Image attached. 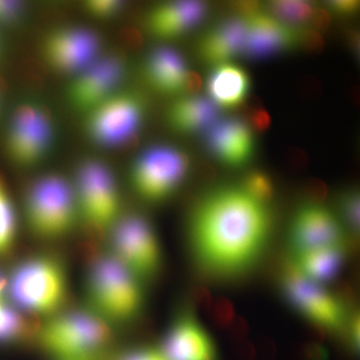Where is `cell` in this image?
I'll return each instance as SVG.
<instances>
[{
    "mask_svg": "<svg viewBox=\"0 0 360 360\" xmlns=\"http://www.w3.org/2000/svg\"><path fill=\"white\" fill-rule=\"evenodd\" d=\"M281 288L291 307L304 315L309 322L323 326L329 333L342 330L347 324V307L335 295L303 276L293 260L284 264Z\"/></svg>",
    "mask_w": 360,
    "mask_h": 360,
    "instance_id": "cell-11",
    "label": "cell"
},
{
    "mask_svg": "<svg viewBox=\"0 0 360 360\" xmlns=\"http://www.w3.org/2000/svg\"><path fill=\"white\" fill-rule=\"evenodd\" d=\"M112 255L139 279L155 276L162 250L153 224L137 213L120 217L111 227Z\"/></svg>",
    "mask_w": 360,
    "mask_h": 360,
    "instance_id": "cell-10",
    "label": "cell"
},
{
    "mask_svg": "<svg viewBox=\"0 0 360 360\" xmlns=\"http://www.w3.org/2000/svg\"><path fill=\"white\" fill-rule=\"evenodd\" d=\"M0 52H1V41H0Z\"/></svg>",
    "mask_w": 360,
    "mask_h": 360,
    "instance_id": "cell-49",
    "label": "cell"
},
{
    "mask_svg": "<svg viewBox=\"0 0 360 360\" xmlns=\"http://www.w3.org/2000/svg\"><path fill=\"white\" fill-rule=\"evenodd\" d=\"M309 335L314 340V342H323L328 338L329 331L319 324L309 322Z\"/></svg>",
    "mask_w": 360,
    "mask_h": 360,
    "instance_id": "cell-45",
    "label": "cell"
},
{
    "mask_svg": "<svg viewBox=\"0 0 360 360\" xmlns=\"http://www.w3.org/2000/svg\"><path fill=\"white\" fill-rule=\"evenodd\" d=\"M347 245L304 251L295 255L293 262L309 281L316 283H328L333 281L342 269L347 255Z\"/></svg>",
    "mask_w": 360,
    "mask_h": 360,
    "instance_id": "cell-23",
    "label": "cell"
},
{
    "mask_svg": "<svg viewBox=\"0 0 360 360\" xmlns=\"http://www.w3.org/2000/svg\"><path fill=\"white\" fill-rule=\"evenodd\" d=\"M246 124L253 132H265L271 125V116L269 111L259 105H252L246 110Z\"/></svg>",
    "mask_w": 360,
    "mask_h": 360,
    "instance_id": "cell-32",
    "label": "cell"
},
{
    "mask_svg": "<svg viewBox=\"0 0 360 360\" xmlns=\"http://www.w3.org/2000/svg\"><path fill=\"white\" fill-rule=\"evenodd\" d=\"M219 108L212 99L202 96H181L167 110L168 124L181 134L205 132L219 120Z\"/></svg>",
    "mask_w": 360,
    "mask_h": 360,
    "instance_id": "cell-22",
    "label": "cell"
},
{
    "mask_svg": "<svg viewBox=\"0 0 360 360\" xmlns=\"http://www.w3.org/2000/svg\"><path fill=\"white\" fill-rule=\"evenodd\" d=\"M18 238V217L13 198L0 176V257L8 255Z\"/></svg>",
    "mask_w": 360,
    "mask_h": 360,
    "instance_id": "cell-24",
    "label": "cell"
},
{
    "mask_svg": "<svg viewBox=\"0 0 360 360\" xmlns=\"http://www.w3.org/2000/svg\"><path fill=\"white\" fill-rule=\"evenodd\" d=\"M246 37L243 56L260 60L297 47V26L277 20L260 13L246 20Z\"/></svg>",
    "mask_w": 360,
    "mask_h": 360,
    "instance_id": "cell-17",
    "label": "cell"
},
{
    "mask_svg": "<svg viewBox=\"0 0 360 360\" xmlns=\"http://www.w3.org/2000/svg\"><path fill=\"white\" fill-rule=\"evenodd\" d=\"M193 300L196 307L207 312L212 305L213 298L207 288L205 286H198L193 291Z\"/></svg>",
    "mask_w": 360,
    "mask_h": 360,
    "instance_id": "cell-41",
    "label": "cell"
},
{
    "mask_svg": "<svg viewBox=\"0 0 360 360\" xmlns=\"http://www.w3.org/2000/svg\"><path fill=\"white\" fill-rule=\"evenodd\" d=\"M348 343L350 350L354 354L359 352V312H354L348 316L347 321Z\"/></svg>",
    "mask_w": 360,
    "mask_h": 360,
    "instance_id": "cell-36",
    "label": "cell"
},
{
    "mask_svg": "<svg viewBox=\"0 0 360 360\" xmlns=\"http://www.w3.org/2000/svg\"><path fill=\"white\" fill-rule=\"evenodd\" d=\"M207 13L208 6L205 2H165L148 13L146 28L156 39H179L200 25Z\"/></svg>",
    "mask_w": 360,
    "mask_h": 360,
    "instance_id": "cell-18",
    "label": "cell"
},
{
    "mask_svg": "<svg viewBox=\"0 0 360 360\" xmlns=\"http://www.w3.org/2000/svg\"><path fill=\"white\" fill-rule=\"evenodd\" d=\"M310 21L312 23V28L315 30L319 32H326L330 26L331 16L326 9L316 8Z\"/></svg>",
    "mask_w": 360,
    "mask_h": 360,
    "instance_id": "cell-42",
    "label": "cell"
},
{
    "mask_svg": "<svg viewBox=\"0 0 360 360\" xmlns=\"http://www.w3.org/2000/svg\"><path fill=\"white\" fill-rule=\"evenodd\" d=\"M246 30V21L241 18L222 20L198 40V56L201 60L213 66L231 61L236 56L243 54Z\"/></svg>",
    "mask_w": 360,
    "mask_h": 360,
    "instance_id": "cell-20",
    "label": "cell"
},
{
    "mask_svg": "<svg viewBox=\"0 0 360 360\" xmlns=\"http://www.w3.org/2000/svg\"><path fill=\"white\" fill-rule=\"evenodd\" d=\"M115 360H167L160 349L139 347L123 352Z\"/></svg>",
    "mask_w": 360,
    "mask_h": 360,
    "instance_id": "cell-35",
    "label": "cell"
},
{
    "mask_svg": "<svg viewBox=\"0 0 360 360\" xmlns=\"http://www.w3.org/2000/svg\"><path fill=\"white\" fill-rule=\"evenodd\" d=\"M359 189L352 188L345 191L340 198L341 217L348 225L354 236L359 232Z\"/></svg>",
    "mask_w": 360,
    "mask_h": 360,
    "instance_id": "cell-28",
    "label": "cell"
},
{
    "mask_svg": "<svg viewBox=\"0 0 360 360\" xmlns=\"http://www.w3.org/2000/svg\"><path fill=\"white\" fill-rule=\"evenodd\" d=\"M270 15L288 25H298L311 20L314 4L300 0H277L269 4Z\"/></svg>",
    "mask_w": 360,
    "mask_h": 360,
    "instance_id": "cell-25",
    "label": "cell"
},
{
    "mask_svg": "<svg viewBox=\"0 0 360 360\" xmlns=\"http://www.w3.org/2000/svg\"><path fill=\"white\" fill-rule=\"evenodd\" d=\"M110 323L94 310L52 315L39 333L40 347L58 360H94L110 347Z\"/></svg>",
    "mask_w": 360,
    "mask_h": 360,
    "instance_id": "cell-2",
    "label": "cell"
},
{
    "mask_svg": "<svg viewBox=\"0 0 360 360\" xmlns=\"http://www.w3.org/2000/svg\"><path fill=\"white\" fill-rule=\"evenodd\" d=\"M79 217L94 231H110L120 217V196L112 170L103 161L80 163L73 184Z\"/></svg>",
    "mask_w": 360,
    "mask_h": 360,
    "instance_id": "cell-7",
    "label": "cell"
},
{
    "mask_svg": "<svg viewBox=\"0 0 360 360\" xmlns=\"http://www.w3.org/2000/svg\"><path fill=\"white\" fill-rule=\"evenodd\" d=\"M232 9L236 13V18L248 20L262 13V4L257 1H238L232 4Z\"/></svg>",
    "mask_w": 360,
    "mask_h": 360,
    "instance_id": "cell-40",
    "label": "cell"
},
{
    "mask_svg": "<svg viewBox=\"0 0 360 360\" xmlns=\"http://www.w3.org/2000/svg\"><path fill=\"white\" fill-rule=\"evenodd\" d=\"M127 70V60L122 56H101L72 77L66 94L68 103L86 113L122 90Z\"/></svg>",
    "mask_w": 360,
    "mask_h": 360,
    "instance_id": "cell-13",
    "label": "cell"
},
{
    "mask_svg": "<svg viewBox=\"0 0 360 360\" xmlns=\"http://www.w3.org/2000/svg\"><path fill=\"white\" fill-rule=\"evenodd\" d=\"M288 160L291 167L296 168V169H303L307 167L309 160L307 155L302 150V149H292L290 151V155H288Z\"/></svg>",
    "mask_w": 360,
    "mask_h": 360,
    "instance_id": "cell-44",
    "label": "cell"
},
{
    "mask_svg": "<svg viewBox=\"0 0 360 360\" xmlns=\"http://www.w3.org/2000/svg\"><path fill=\"white\" fill-rule=\"evenodd\" d=\"M300 357L303 360H328L329 354L321 343L310 341L302 345Z\"/></svg>",
    "mask_w": 360,
    "mask_h": 360,
    "instance_id": "cell-37",
    "label": "cell"
},
{
    "mask_svg": "<svg viewBox=\"0 0 360 360\" xmlns=\"http://www.w3.org/2000/svg\"><path fill=\"white\" fill-rule=\"evenodd\" d=\"M206 90L213 103L219 108H238L250 96V73L236 63H220L214 65L208 75Z\"/></svg>",
    "mask_w": 360,
    "mask_h": 360,
    "instance_id": "cell-21",
    "label": "cell"
},
{
    "mask_svg": "<svg viewBox=\"0 0 360 360\" xmlns=\"http://www.w3.org/2000/svg\"><path fill=\"white\" fill-rule=\"evenodd\" d=\"M160 350L167 360H219L212 336L189 310L172 322Z\"/></svg>",
    "mask_w": 360,
    "mask_h": 360,
    "instance_id": "cell-16",
    "label": "cell"
},
{
    "mask_svg": "<svg viewBox=\"0 0 360 360\" xmlns=\"http://www.w3.org/2000/svg\"><path fill=\"white\" fill-rule=\"evenodd\" d=\"M7 290L18 309L32 314L54 315L68 295L65 267L51 255H37L16 265Z\"/></svg>",
    "mask_w": 360,
    "mask_h": 360,
    "instance_id": "cell-4",
    "label": "cell"
},
{
    "mask_svg": "<svg viewBox=\"0 0 360 360\" xmlns=\"http://www.w3.org/2000/svg\"><path fill=\"white\" fill-rule=\"evenodd\" d=\"M207 314L213 326L220 329L229 328L236 315L231 300L222 296L212 300Z\"/></svg>",
    "mask_w": 360,
    "mask_h": 360,
    "instance_id": "cell-29",
    "label": "cell"
},
{
    "mask_svg": "<svg viewBox=\"0 0 360 360\" xmlns=\"http://www.w3.org/2000/svg\"><path fill=\"white\" fill-rule=\"evenodd\" d=\"M205 144L210 155L225 167L239 168L250 163L257 143L255 132L238 118H221L205 132Z\"/></svg>",
    "mask_w": 360,
    "mask_h": 360,
    "instance_id": "cell-15",
    "label": "cell"
},
{
    "mask_svg": "<svg viewBox=\"0 0 360 360\" xmlns=\"http://www.w3.org/2000/svg\"><path fill=\"white\" fill-rule=\"evenodd\" d=\"M188 156L167 144L142 151L134 160L130 180L135 193L148 202L167 200L180 188L188 174Z\"/></svg>",
    "mask_w": 360,
    "mask_h": 360,
    "instance_id": "cell-8",
    "label": "cell"
},
{
    "mask_svg": "<svg viewBox=\"0 0 360 360\" xmlns=\"http://www.w3.org/2000/svg\"><path fill=\"white\" fill-rule=\"evenodd\" d=\"M226 330L229 331V338L232 341L240 343L245 341V338L248 335V330H250V326H248V322L243 317L236 315L233 321L231 322V326Z\"/></svg>",
    "mask_w": 360,
    "mask_h": 360,
    "instance_id": "cell-39",
    "label": "cell"
},
{
    "mask_svg": "<svg viewBox=\"0 0 360 360\" xmlns=\"http://www.w3.org/2000/svg\"><path fill=\"white\" fill-rule=\"evenodd\" d=\"M84 9L92 18L97 20H111L122 11L124 4L116 0H91L84 4Z\"/></svg>",
    "mask_w": 360,
    "mask_h": 360,
    "instance_id": "cell-30",
    "label": "cell"
},
{
    "mask_svg": "<svg viewBox=\"0 0 360 360\" xmlns=\"http://www.w3.org/2000/svg\"><path fill=\"white\" fill-rule=\"evenodd\" d=\"M91 310L104 321L123 323L139 316L144 304L141 279L113 257L94 260L87 277Z\"/></svg>",
    "mask_w": 360,
    "mask_h": 360,
    "instance_id": "cell-3",
    "label": "cell"
},
{
    "mask_svg": "<svg viewBox=\"0 0 360 360\" xmlns=\"http://www.w3.org/2000/svg\"><path fill=\"white\" fill-rule=\"evenodd\" d=\"M297 47L309 53H319L324 47V39L322 33L312 27H298Z\"/></svg>",
    "mask_w": 360,
    "mask_h": 360,
    "instance_id": "cell-31",
    "label": "cell"
},
{
    "mask_svg": "<svg viewBox=\"0 0 360 360\" xmlns=\"http://www.w3.org/2000/svg\"><path fill=\"white\" fill-rule=\"evenodd\" d=\"M359 33L356 30H350L347 34L348 49L354 53L355 58H359L360 41Z\"/></svg>",
    "mask_w": 360,
    "mask_h": 360,
    "instance_id": "cell-46",
    "label": "cell"
},
{
    "mask_svg": "<svg viewBox=\"0 0 360 360\" xmlns=\"http://www.w3.org/2000/svg\"><path fill=\"white\" fill-rule=\"evenodd\" d=\"M288 239L295 255L347 243L338 217L323 205L311 203L300 206L293 215Z\"/></svg>",
    "mask_w": 360,
    "mask_h": 360,
    "instance_id": "cell-14",
    "label": "cell"
},
{
    "mask_svg": "<svg viewBox=\"0 0 360 360\" xmlns=\"http://www.w3.org/2000/svg\"><path fill=\"white\" fill-rule=\"evenodd\" d=\"M30 328L25 317L0 298V343L20 341L28 335Z\"/></svg>",
    "mask_w": 360,
    "mask_h": 360,
    "instance_id": "cell-26",
    "label": "cell"
},
{
    "mask_svg": "<svg viewBox=\"0 0 360 360\" xmlns=\"http://www.w3.org/2000/svg\"><path fill=\"white\" fill-rule=\"evenodd\" d=\"M267 205L241 187L222 186L201 196L189 217L188 236L198 265L212 276L236 277L252 269L269 243Z\"/></svg>",
    "mask_w": 360,
    "mask_h": 360,
    "instance_id": "cell-1",
    "label": "cell"
},
{
    "mask_svg": "<svg viewBox=\"0 0 360 360\" xmlns=\"http://www.w3.org/2000/svg\"><path fill=\"white\" fill-rule=\"evenodd\" d=\"M202 87V79L196 71L189 70L184 84V96H196Z\"/></svg>",
    "mask_w": 360,
    "mask_h": 360,
    "instance_id": "cell-43",
    "label": "cell"
},
{
    "mask_svg": "<svg viewBox=\"0 0 360 360\" xmlns=\"http://www.w3.org/2000/svg\"><path fill=\"white\" fill-rule=\"evenodd\" d=\"M7 288V279L4 274L0 272V298H2V295H4V291L6 290Z\"/></svg>",
    "mask_w": 360,
    "mask_h": 360,
    "instance_id": "cell-48",
    "label": "cell"
},
{
    "mask_svg": "<svg viewBox=\"0 0 360 360\" xmlns=\"http://www.w3.org/2000/svg\"><path fill=\"white\" fill-rule=\"evenodd\" d=\"M54 135L51 111L35 101L20 103L14 110L7 129V155L20 167H33L49 155Z\"/></svg>",
    "mask_w": 360,
    "mask_h": 360,
    "instance_id": "cell-9",
    "label": "cell"
},
{
    "mask_svg": "<svg viewBox=\"0 0 360 360\" xmlns=\"http://www.w3.org/2000/svg\"><path fill=\"white\" fill-rule=\"evenodd\" d=\"M85 115V132L90 141L101 148H120L139 136L146 103L139 92L120 90Z\"/></svg>",
    "mask_w": 360,
    "mask_h": 360,
    "instance_id": "cell-6",
    "label": "cell"
},
{
    "mask_svg": "<svg viewBox=\"0 0 360 360\" xmlns=\"http://www.w3.org/2000/svg\"><path fill=\"white\" fill-rule=\"evenodd\" d=\"M305 198L309 200L307 203L311 205H322L328 195V188L323 181L319 179L309 180L303 188Z\"/></svg>",
    "mask_w": 360,
    "mask_h": 360,
    "instance_id": "cell-34",
    "label": "cell"
},
{
    "mask_svg": "<svg viewBox=\"0 0 360 360\" xmlns=\"http://www.w3.org/2000/svg\"><path fill=\"white\" fill-rule=\"evenodd\" d=\"M326 6L329 11L338 15L350 16L359 13L360 2L355 0H331Z\"/></svg>",
    "mask_w": 360,
    "mask_h": 360,
    "instance_id": "cell-38",
    "label": "cell"
},
{
    "mask_svg": "<svg viewBox=\"0 0 360 360\" xmlns=\"http://www.w3.org/2000/svg\"><path fill=\"white\" fill-rule=\"evenodd\" d=\"M248 195L262 205H269L276 196V186L274 180L266 172L262 170H252L243 179L240 186Z\"/></svg>",
    "mask_w": 360,
    "mask_h": 360,
    "instance_id": "cell-27",
    "label": "cell"
},
{
    "mask_svg": "<svg viewBox=\"0 0 360 360\" xmlns=\"http://www.w3.org/2000/svg\"><path fill=\"white\" fill-rule=\"evenodd\" d=\"M189 70L181 53L167 45L155 47L149 52L143 65L148 84L165 96H184Z\"/></svg>",
    "mask_w": 360,
    "mask_h": 360,
    "instance_id": "cell-19",
    "label": "cell"
},
{
    "mask_svg": "<svg viewBox=\"0 0 360 360\" xmlns=\"http://www.w3.org/2000/svg\"><path fill=\"white\" fill-rule=\"evenodd\" d=\"M25 212L35 236L44 239L65 238L79 217L73 184L58 174L39 177L26 194Z\"/></svg>",
    "mask_w": 360,
    "mask_h": 360,
    "instance_id": "cell-5",
    "label": "cell"
},
{
    "mask_svg": "<svg viewBox=\"0 0 360 360\" xmlns=\"http://www.w3.org/2000/svg\"><path fill=\"white\" fill-rule=\"evenodd\" d=\"M238 354L243 360H252L255 357V348L248 341H243L239 345Z\"/></svg>",
    "mask_w": 360,
    "mask_h": 360,
    "instance_id": "cell-47",
    "label": "cell"
},
{
    "mask_svg": "<svg viewBox=\"0 0 360 360\" xmlns=\"http://www.w3.org/2000/svg\"><path fill=\"white\" fill-rule=\"evenodd\" d=\"M25 13V6L18 1L0 0V25L18 22Z\"/></svg>",
    "mask_w": 360,
    "mask_h": 360,
    "instance_id": "cell-33",
    "label": "cell"
},
{
    "mask_svg": "<svg viewBox=\"0 0 360 360\" xmlns=\"http://www.w3.org/2000/svg\"><path fill=\"white\" fill-rule=\"evenodd\" d=\"M103 41L98 33L84 26L52 30L44 40L42 56L52 70L75 77L101 58Z\"/></svg>",
    "mask_w": 360,
    "mask_h": 360,
    "instance_id": "cell-12",
    "label": "cell"
}]
</instances>
